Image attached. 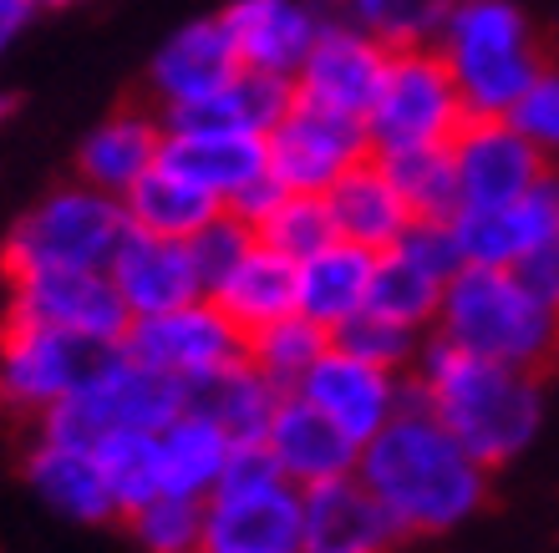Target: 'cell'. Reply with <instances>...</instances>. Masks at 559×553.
Returning <instances> with one entry per match:
<instances>
[{
  "mask_svg": "<svg viewBox=\"0 0 559 553\" xmlns=\"http://www.w3.org/2000/svg\"><path fill=\"white\" fill-rule=\"evenodd\" d=\"M356 472L407 533H453L488 503V467L423 401H402L397 417L361 442Z\"/></svg>",
  "mask_w": 559,
  "mask_h": 553,
  "instance_id": "cell-1",
  "label": "cell"
},
{
  "mask_svg": "<svg viewBox=\"0 0 559 553\" xmlns=\"http://www.w3.org/2000/svg\"><path fill=\"white\" fill-rule=\"evenodd\" d=\"M413 386L423 407L453 432L478 462L493 467L524 457L545 426V392L539 371H519L503 361H484L448 340H427L413 361Z\"/></svg>",
  "mask_w": 559,
  "mask_h": 553,
  "instance_id": "cell-2",
  "label": "cell"
},
{
  "mask_svg": "<svg viewBox=\"0 0 559 553\" xmlns=\"http://www.w3.org/2000/svg\"><path fill=\"white\" fill-rule=\"evenodd\" d=\"M432 335L457 350H468V356H484V361H503V365H519V371H545L559 356V310H549L519 279V269L463 264L442 285Z\"/></svg>",
  "mask_w": 559,
  "mask_h": 553,
  "instance_id": "cell-3",
  "label": "cell"
},
{
  "mask_svg": "<svg viewBox=\"0 0 559 553\" xmlns=\"http://www.w3.org/2000/svg\"><path fill=\"white\" fill-rule=\"evenodd\" d=\"M432 46L448 61L468 117H509L524 87L549 67L539 26L519 0H457Z\"/></svg>",
  "mask_w": 559,
  "mask_h": 553,
  "instance_id": "cell-4",
  "label": "cell"
},
{
  "mask_svg": "<svg viewBox=\"0 0 559 553\" xmlns=\"http://www.w3.org/2000/svg\"><path fill=\"white\" fill-rule=\"evenodd\" d=\"M189 407V386L163 376L153 365L133 361L122 346L103 350V361L76 381L72 396L41 417V437L72 442V447H97L118 432H158L168 417Z\"/></svg>",
  "mask_w": 559,
  "mask_h": 553,
  "instance_id": "cell-5",
  "label": "cell"
},
{
  "mask_svg": "<svg viewBox=\"0 0 559 553\" xmlns=\"http://www.w3.org/2000/svg\"><path fill=\"white\" fill-rule=\"evenodd\" d=\"M122 233H128V208L118 193H103L76 178L15 219L0 249V269L5 279L31 269H107Z\"/></svg>",
  "mask_w": 559,
  "mask_h": 553,
  "instance_id": "cell-6",
  "label": "cell"
},
{
  "mask_svg": "<svg viewBox=\"0 0 559 553\" xmlns=\"http://www.w3.org/2000/svg\"><path fill=\"white\" fill-rule=\"evenodd\" d=\"M463 122H468V107H463V92H457L448 61L438 57V46L392 51L382 92H377V103L367 112L371 153L453 143V132Z\"/></svg>",
  "mask_w": 559,
  "mask_h": 553,
  "instance_id": "cell-7",
  "label": "cell"
},
{
  "mask_svg": "<svg viewBox=\"0 0 559 553\" xmlns=\"http://www.w3.org/2000/svg\"><path fill=\"white\" fill-rule=\"evenodd\" d=\"M122 350L133 361L163 371V376L193 386V381L214 376L224 365L245 361V330L209 294H199V300H189V305H178V310L138 315L128 325V335H122Z\"/></svg>",
  "mask_w": 559,
  "mask_h": 553,
  "instance_id": "cell-8",
  "label": "cell"
},
{
  "mask_svg": "<svg viewBox=\"0 0 559 553\" xmlns=\"http://www.w3.org/2000/svg\"><path fill=\"white\" fill-rule=\"evenodd\" d=\"M103 350L112 346H92L82 335L51 330V325L5 321L0 325V407L41 422L46 411L57 407L61 396H72L76 381L103 361Z\"/></svg>",
  "mask_w": 559,
  "mask_h": 553,
  "instance_id": "cell-9",
  "label": "cell"
},
{
  "mask_svg": "<svg viewBox=\"0 0 559 553\" xmlns=\"http://www.w3.org/2000/svg\"><path fill=\"white\" fill-rule=\"evenodd\" d=\"M5 321L51 325V330L82 335L92 346H122L133 315L107 269H31V275H11Z\"/></svg>",
  "mask_w": 559,
  "mask_h": 553,
  "instance_id": "cell-10",
  "label": "cell"
},
{
  "mask_svg": "<svg viewBox=\"0 0 559 553\" xmlns=\"http://www.w3.org/2000/svg\"><path fill=\"white\" fill-rule=\"evenodd\" d=\"M270 173L295 193H325L346 168L371 158V132L361 117L331 112L295 97L290 112L265 132Z\"/></svg>",
  "mask_w": 559,
  "mask_h": 553,
  "instance_id": "cell-11",
  "label": "cell"
},
{
  "mask_svg": "<svg viewBox=\"0 0 559 553\" xmlns=\"http://www.w3.org/2000/svg\"><path fill=\"white\" fill-rule=\"evenodd\" d=\"M386 61H392V51H386L377 36H367L356 21H346V15H341V21H325L321 36L310 41L306 61H300V72L290 76L295 97L367 122L371 103H377V92H382Z\"/></svg>",
  "mask_w": 559,
  "mask_h": 553,
  "instance_id": "cell-12",
  "label": "cell"
},
{
  "mask_svg": "<svg viewBox=\"0 0 559 553\" xmlns=\"http://www.w3.org/2000/svg\"><path fill=\"white\" fill-rule=\"evenodd\" d=\"M199 553H306L300 488L285 478L260 488H214L204 497Z\"/></svg>",
  "mask_w": 559,
  "mask_h": 553,
  "instance_id": "cell-13",
  "label": "cell"
},
{
  "mask_svg": "<svg viewBox=\"0 0 559 553\" xmlns=\"http://www.w3.org/2000/svg\"><path fill=\"white\" fill-rule=\"evenodd\" d=\"M453 173H457V204L463 208H499L530 189L549 163L539 147L509 122V117H468L453 132Z\"/></svg>",
  "mask_w": 559,
  "mask_h": 553,
  "instance_id": "cell-14",
  "label": "cell"
},
{
  "mask_svg": "<svg viewBox=\"0 0 559 553\" xmlns=\"http://www.w3.org/2000/svg\"><path fill=\"white\" fill-rule=\"evenodd\" d=\"M453 229L468 264H524L534 249L559 239V168H545L519 199L499 208H457Z\"/></svg>",
  "mask_w": 559,
  "mask_h": 553,
  "instance_id": "cell-15",
  "label": "cell"
},
{
  "mask_svg": "<svg viewBox=\"0 0 559 553\" xmlns=\"http://www.w3.org/2000/svg\"><path fill=\"white\" fill-rule=\"evenodd\" d=\"M300 533L306 553H397L407 539V528L361 482V472L300 488Z\"/></svg>",
  "mask_w": 559,
  "mask_h": 553,
  "instance_id": "cell-16",
  "label": "cell"
},
{
  "mask_svg": "<svg viewBox=\"0 0 559 553\" xmlns=\"http://www.w3.org/2000/svg\"><path fill=\"white\" fill-rule=\"evenodd\" d=\"M295 392L306 396L310 407H321L331 422L346 426L356 442H367L377 426H386L402 411L407 381H402V371H386V365L361 361L352 350L325 346Z\"/></svg>",
  "mask_w": 559,
  "mask_h": 553,
  "instance_id": "cell-17",
  "label": "cell"
},
{
  "mask_svg": "<svg viewBox=\"0 0 559 553\" xmlns=\"http://www.w3.org/2000/svg\"><path fill=\"white\" fill-rule=\"evenodd\" d=\"M107 275L118 285L122 305L128 315H158V310H178L199 300L204 290V275L193 264V249L189 239H168V233H147V229H133L122 233L118 254L107 260Z\"/></svg>",
  "mask_w": 559,
  "mask_h": 553,
  "instance_id": "cell-18",
  "label": "cell"
},
{
  "mask_svg": "<svg viewBox=\"0 0 559 553\" xmlns=\"http://www.w3.org/2000/svg\"><path fill=\"white\" fill-rule=\"evenodd\" d=\"M239 46L224 26V15H199L168 36L147 61V87L158 97V112L189 107L209 92H219L229 76H239Z\"/></svg>",
  "mask_w": 559,
  "mask_h": 553,
  "instance_id": "cell-19",
  "label": "cell"
},
{
  "mask_svg": "<svg viewBox=\"0 0 559 553\" xmlns=\"http://www.w3.org/2000/svg\"><path fill=\"white\" fill-rule=\"evenodd\" d=\"M265 442H270V452H275L285 482H295V488H316V482L346 478V472H356V462H361V442L341 422H331L321 407H310L300 392H285Z\"/></svg>",
  "mask_w": 559,
  "mask_h": 553,
  "instance_id": "cell-20",
  "label": "cell"
},
{
  "mask_svg": "<svg viewBox=\"0 0 559 553\" xmlns=\"http://www.w3.org/2000/svg\"><path fill=\"white\" fill-rule=\"evenodd\" d=\"M219 15L239 46V61L250 72H275V76L300 72L310 41L325 26L310 0H229Z\"/></svg>",
  "mask_w": 559,
  "mask_h": 553,
  "instance_id": "cell-21",
  "label": "cell"
},
{
  "mask_svg": "<svg viewBox=\"0 0 559 553\" xmlns=\"http://www.w3.org/2000/svg\"><path fill=\"white\" fill-rule=\"evenodd\" d=\"M163 163H174L178 173H189L219 204H235L254 178L270 173L265 137L260 132H229V128H168L163 132Z\"/></svg>",
  "mask_w": 559,
  "mask_h": 553,
  "instance_id": "cell-22",
  "label": "cell"
},
{
  "mask_svg": "<svg viewBox=\"0 0 559 553\" xmlns=\"http://www.w3.org/2000/svg\"><path fill=\"white\" fill-rule=\"evenodd\" d=\"M26 482H31V493L41 497L51 513H61L67 524L97 528V524H112L122 513L92 447L36 437V447L26 452Z\"/></svg>",
  "mask_w": 559,
  "mask_h": 553,
  "instance_id": "cell-23",
  "label": "cell"
},
{
  "mask_svg": "<svg viewBox=\"0 0 559 553\" xmlns=\"http://www.w3.org/2000/svg\"><path fill=\"white\" fill-rule=\"evenodd\" d=\"M371 275H377V249L331 239L310 260L295 264V310L321 330H336V325H346L352 315L367 310Z\"/></svg>",
  "mask_w": 559,
  "mask_h": 553,
  "instance_id": "cell-24",
  "label": "cell"
},
{
  "mask_svg": "<svg viewBox=\"0 0 559 553\" xmlns=\"http://www.w3.org/2000/svg\"><path fill=\"white\" fill-rule=\"evenodd\" d=\"M163 132H168L163 112H143V107H122V112L103 117L76 147V178L122 199L163 158Z\"/></svg>",
  "mask_w": 559,
  "mask_h": 553,
  "instance_id": "cell-25",
  "label": "cell"
},
{
  "mask_svg": "<svg viewBox=\"0 0 559 553\" xmlns=\"http://www.w3.org/2000/svg\"><path fill=\"white\" fill-rule=\"evenodd\" d=\"M325 208H331V224H336V239H352V244L367 249H392L402 239V229L413 224V208L397 193V183L386 178V168L371 158H361L356 168L325 189Z\"/></svg>",
  "mask_w": 559,
  "mask_h": 553,
  "instance_id": "cell-26",
  "label": "cell"
},
{
  "mask_svg": "<svg viewBox=\"0 0 559 553\" xmlns=\"http://www.w3.org/2000/svg\"><path fill=\"white\" fill-rule=\"evenodd\" d=\"M290 103H295L290 76L239 67V76H229L219 92L163 112V128H229V132H260L265 137L280 117L290 112Z\"/></svg>",
  "mask_w": 559,
  "mask_h": 553,
  "instance_id": "cell-27",
  "label": "cell"
},
{
  "mask_svg": "<svg viewBox=\"0 0 559 553\" xmlns=\"http://www.w3.org/2000/svg\"><path fill=\"white\" fill-rule=\"evenodd\" d=\"M153 447H158V493L209 497L229 457V432L204 411L183 407L153 432Z\"/></svg>",
  "mask_w": 559,
  "mask_h": 553,
  "instance_id": "cell-28",
  "label": "cell"
},
{
  "mask_svg": "<svg viewBox=\"0 0 559 553\" xmlns=\"http://www.w3.org/2000/svg\"><path fill=\"white\" fill-rule=\"evenodd\" d=\"M209 300L245 335L260 330V325H270L295 310V260H285V254H275L270 244L254 239L250 254H245L219 285H209Z\"/></svg>",
  "mask_w": 559,
  "mask_h": 553,
  "instance_id": "cell-29",
  "label": "cell"
},
{
  "mask_svg": "<svg viewBox=\"0 0 559 553\" xmlns=\"http://www.w3.org/2000/svg\"><path fill=\"white\" fill-rule=\"evenodd\" d=\"M280 401H285V392H280L275 381L250 361L224 365V371H214V376H204V381H193L189 386V407L204 411V417H214V422L229 432V442L265 437L270 422H275V411H280Z\"/></svg>",
  "mask_w": 559,
  "mask_h": 553,
  "instance_id": "cell-30",
  "label": "cell"
},
{
  "mask_svg": "<svg viewBox=\"0 0 559 553\" xmlns=\"http://www.w3.org/2000/svg\"><path fill=\"white\" fill-rule=\"evenodd\" d=\"M122 208H128V224L147 233H168V239H189L199 224H209L219 214V199L209 189H199L189 173H178L174 163H153L133 189L122 193Z\"/></svg>",
  "mask_w": 559,
  "mask_h": 553,
  "instance_id": "cell-31",
  "label": "cell"
},
{
  "mask_svg": "<svg viewBox=\"0 0 559 553\" xmlns=\"http://www.w3.org/2000/svg\"><path fill=\"white\" fill-rule=\"evenodd\" d=\"M377 163L386 168V178L397 183V193L407 199L413 219H453L457 208V173L448 143H423V147H392L377 153Z\"/></svg>",
  "mask_w": 559,
  "mask_h": 553,
  "instance_id": "cell-32",
  "label": "cell"
},
{
  "mask_svg": "<svg viewBox=\"0 0 559 553\" xmlns=\"http://www.w3.org/2000/svg\"><path fill=\"white\" fill-rule=\"evenodd\" d=\"M325 346H331V330H321V325L306 321L300 310H290V315H280V321L245 335V361L260 365L280 392H295L300 376L316 365V356H321Z\"/></svg>",
  "mask_w": 559,
  "mask_h": 553,
  "instance_id": "cell-33",
  "label": "cell"
},
{
  "mask_svg": "<svg viewBox=\"0 0 559 553\" xmlns=\"http://www.w3.org/2000/svg\"><path fill=\"white\" fill-rule=\"evenodd\" d=\"M438 305H442L438 279L423 275L413 260H402L397 249H382V254H377V275H371L367 310H377V315H386V321L413 325V330L423 335V330H432V321H438Z\"/></svg>",
  "mask_w": 559,
  "mask_h": 553,
  "instance_id": "cell-34",
  "label": "cell"
},
{
  "mask_svg": "<svg viewBox=\"0 0 559 553\" xmlns=\"http://www.w3.org/2000/svg\"><path fill=\"white\" fill-rule=\"evenodd\" d=\"M453 5L457 0H341V15L377 36L386 51H413L438 41Z\"/></svg>",
  "mask_w": 559,
  "mask_h": 553,
  "instance_id": "cell-35",
  "label": "cell"
},
{
  "mask_svg": "<svg viewBox=\"0 0 559 553\" xmlns=\"http://www.w3.org/2000/svg\"><path fill=\"white\" fill-rule=\"evenodd\" d=\"M143 553H199L204 549V497L153 493L133 513H122Z\"/></svg>",
  "mask_w": 559,
  "mask_h": 553,
  "instance_id": "cell-36",
  "label": "cell"
},
{
  "mask_svg": "<svg viewBox=\"0 0 559 553\" xmlns=\"http://www.w3.org/2000/svg\"><path fill=\"white\" fill-rule=\"evenodd\" d=\"M254 233H260V244H270L275 254H285V260L300 264V260H310L321 244L336 239V224H331V208H325V193L285 189L280 193V204L254 224Z\"/></svg>",
  "mask_w": 559,
  "mask_h": 553,
  "instance_id": "cell-37",
  "label": "cell"
},
{
  "mask_svg": "<svg viewBox=\"0 0 559 553\" xmlns=\"http://www.w3.org/2000/svg\"><path fill=\"white\" fill-rule=\"evenodd\" d=\"M92 452H97L103 478L122 513H133L138 503H147V497L158 493V447H153V432H118V437H103Z\"/></svg>",
  "mask_w": 559,
  "mask_h": 553,
  "instance_id": "cell-38",
  "label": "cell"
},
{
  "mask_svg": "<svg viewBox=\"0 0 559 553\" xmlns=\"http://www.w3.org/2000/svg\"><path fill=\"white\" fill-rule=\"evenodd\" d=\"M331 346L352 350V356H361V361L386 365V371H413L417 350H423L413 325L386 321V315H377V310H361V315H352L346 325H336V330H331Z\"/></svg>",
  "mask_w": 559,
  "mask_h": 553,
  "instance_id": "cell-39",
  "label": "cell"
},
{
  "mask_svg": "<svg viewBox=\"0 0 559 553\" xmlns=\"http://www.w3.org/2000/svg\"><path fill=\"white\" fill-rule=\"evenodd\" d=\"M254 224L239 219L235 208H219L209 224H199V229L189 233V249H193V264H199V275H204V290L209 285H219L229 269H235L245 254L254 249Z\"/></svg>",
  "mask_w": 559,
  "mask_h": 553,
  "instance_id": "cell-40",
  "label": "cell"
},
{
  "mask_svg": "<svg viewBox=\"0 0 559 553\" xmlns=\"http://www.w3.org/2000/svg\"><path fill=\"white\" fill-rule=\"evenodd\" d=\"M509 122L539 147V158L549 168H559V67H545L534 76L524 87V97L509 107Z\"/></svg>",
  "mask_w": 559,
  "mask_h": 553,
  "instance_id": "cell-41",
  "label": "cell"
},
{
  "mask_svg": "<svg viewBox=\"0 0 559 553\" xmlns=\"http://www.w3.org/2000/svg\"><path fill=\"white\" fill-rule=\"evenodd\" d=\"M392 249H397L402 260H413L423 275H432L438 285H448V279L468 264L463 260V244H457L453 219H413Z\"/></svg>",
  "mask_w": 559,
  "mask_h": 553,
  "instance_id": "cell-42",
  "label": "cell"
},
{
  "mask_svg": "<svg viewBox=\"0 0 559 553\" xmlns=\"http://www.w3.org/2000/svg\"><path fill=\"white\" fill-rule=\"evenodd\" d=\"M514 269H519V279H524V285H530V290L539 294L549 310H559V239H555V244H545V249H534L530 260L514 264Z\"/></svg>",
  "mask_w": 559,
  "mask_h": 553,
  "instance_id": "cell-43",
  "label": "cell"
},
{
  "mask_svg": "<svg viewBox=\"0 0 559 553\" xmlns=\"http://www.w3.org/2000/svg\"><path fill=\"white\" fill-rule=\"evenodd\" d=\"M280 193H285V183H280V178H275V173H265V178H254L250 189L239 193L235 204H224V208H235L239 219H250V224H260V219H265V214H270V208H275V204H280Z\"/></svg>",
  "mask_w": 559,
  "mask_h": 553,
  "instance_id": "cell-44",
  "label": "cell"
},
{
  "mask_svg": "<svg viewBox=\"0 0 559 553\" xmlns=\"http://www.w3.org/2000/svg\"><path fill=\"white\" fill-rule=\"evenodd\" d=\"M31 21H36L31 0H0V57H5V51H11L21 36H26Z\"/></svg>",
  "mask_w": 559,
  "mask_h": 553,
  "instance_id": "cell-45",
  "label": "cell"
},
{
  "mask_svg": "<svg viewBox=\"0 0 559 553\" xmlns=\"http://www.w3.org/2000/svg\"><path fill=\"white\" fill-rule=\"evenodd\" d=\"M11 117H15V97H11V92H0V128H5Z\"/></svg>",
  "mask_w": 559,
  "mask_h": 553,
  "instance_id": "cell-46",
  "label": "cell"
},
{
  "mask_svg": "<svg viewBox=\"0 0 559 553\" xmlns=\"http://www.w3.org/2000/svg\"><path fill=\"white\" fill-rule=\"evenodd\" d=\"M67 5H76V0H31V11H67Z\"/></svg>",
  "mask_w": 559,
  "mask_h": 553,
  "instance_id": "cell-47",
  "label": "cell"
}]
</instances>
